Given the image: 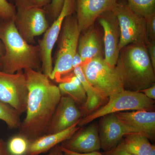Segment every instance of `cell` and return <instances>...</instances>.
I'll use <instances>...</instances> for the list:
<instances>
[{"label":"cell","instance_id":"6da1fadb","mask_svg":"<svg viewBox=\"0 0 155 155\" xmlns=\"http://www.w3.org/2000/svg\"><path fill=\"white\" fill-rule=\"evenodd\" d=\"M23 71L28 94L26 116L18 134L30 141L46 134L62 95L58 87L41 71L31 69Z\"/></svg>","mask_w":155,"mask_h":155},{"label":"cell","instance_id":"7a4b0ae2","mask_svg":"<svg viewBox=\"0 0 155 155\" xmlns=\"http://www.w3.org/2000/svg\"><path fill=\"white\" fill-rule=\"evenodd\" d=\"M116 67L125 90L141 92L155 84V69L144 44H131L120 50Z\"/></svg>","mask_w":155,"mask_h":155},{"label":"cell","instance_id":"3957f363","mask_svg":"<svg viewBox=\"0 0 155 155\" xmlns=\"http://www.w3.org/2000/svg\"><path fill=\"white\" fill-rule=\"evenodd\" d=\"M14 20H5L0 25V40L5 50L2 71L11 74L27 69L41 71L38 45L25 41L16 28Z\"/></svg>","mask_w":155,"mask_h":155},{"label":"cell","instance_id":"277c9868","mask_svg":"<svg viewBox=\"0 0 155 155\" xmlns=\"http://www.w3.org/2000/svg\"><path fill=\"white\" fill-rule=\"evenodd\" d=\"M80 35L76 16L72 14L66 17L58 40V51L51 80L59 83L62 78L73 72L72 59L78 52Z\"/></svg>","mask_w":155,"mask_h":155},{"label":"cell","instance_id":"5b68a950","mask_svg":"<svg viewBox=\"0 0 155 155\" xmlns=\"http://www.w3.org/2000/svg\"><path fill=\"white\" fill-rule=\"evenodd\" d=\"M107 102L97 110L81 119L79 127L111 114L132 110L153 111L155 100L149 98L142 92L124 90L110 96Z\"/></svg>","mask_w":155,"mask_h":155},{"label":"cell","instance_id":"8992f818","mask_svg":"<svg viewBox=\"0 0 155 155\" xmlns=\"http://www.w3.org/2000/svg\"><path fill=\"white\" fill-rule=\"evenodd\" d=\"M81 68L89 83L104 98L125 90L116 66L109 65L103 57L92 59Z\"/></svg>","mask_w":155,"mask_h":155},{"label":"cell","instance_id":"52a82bcc","mask_svg":"<svg viewBox=\"0 0 155 155\" xmlns=\"http://www.w3.org/2000/svg\"><path fill=\"white\" fill-rule=\"evenodd\" d=\"M113 11L120 28L119 51L131 44H148L144 18L134 13L127 3L117 2Z\"/></svg>","mask_w":155,"mask_h":155},{"label":"cell","instance_id":"ba28073f","mask_svg":"<svg viewBox=\"0 0 155 155\" xmlns=\"http://www.w3.org/2000/svg\"><path fill=\"white\" fill-rule=\"evenodd\" d=\"M28 89L24 71L14 74L0 70V101L20 115L26 111Z\"/></svg>","mask_w":155,"mask_h":155},{"label":"cell","instance_id":"9c48e42d","mask_svg":"<svg viewBox=\"0 0 155 155\" xmlns=\"http://www.w3.org/2000/svg\"><path fill=\"white\" fill-rule=\"evenodd\" d=\"M75 0H64L59 16L44 33L38 43L41 61V71L50 78L53 69L52 54L58 41L64 19L73 14L75 10Z\"/></svg>","mask_w":155,"mask_h":155},{"label":"cell","instance_id":"30bf717a","mask_svg":"<svg viewBox=\"0 0 155 155\" xmlns=\"http://www.w3.org/2000/svg\"><path fill=\"white\" fill-rule=\"evenodd\" d=\"M14 23L25 41L33 44L35 38L45 33L49 27L43 8L35 6L16 7Z\"/></svg>","mask_w":155,"mask_h":155},{"label":"cell","instance_id":"8fae6325","mask_svg":"<svg viewBox=\"0 0 155 155\" xmlns=\"http://www.w3.org/2000/svg\"><path fill=\"white\" fill-rule=\"evenodd\" d=\"M98 128L101 149L104 151L117 146L127 134L140 133L122 122L116 114H108L101 117Z\"/></svg>","mask_w":155,"mask_h":155},{"label":"cell","instance_id":"7c38bea8","mask_svg":"<svg viewBox=\"0 0 155 155\" xmlns=\"http://www.w3.org/2000/svg\"><path fill=\"white\" fill-rule=\"evenodd\" d=\"M97 19L104 30V59L109 65L115 67L120 52V31L118 19L113 11L105 12Z\"/></svg>","mask_w":155,"mask_h":155},{"label":"cell","instance_id":"4fadbf2b","mask_svg":"<svg viewBox=\"0 0 155 155\" xmlns=\"http://www.w3.org/2000/svg\"><path fill=\"white\" fill-rule=\"evenodd\" d=\"M76 104L70 97L62 96L46 134L61 132L80 122L83 114Z\"/></svg>","mask_w":155,"mask_h":155},{"label":"cell","instance_id":"5bb4252c","mask_svg":"<svg viewBox=\"0 0 155 155\" xmlns=\"http://www.w3.org/2000/svg\"><path fill=\"white\" fill-rule=\"evenodd\" d=\"M117 2L118 0H75L76 17L81 33L94 25L101 15L113 11Z\"/></svg>","mask_w":155,"mask_h":155},{"label":"cell","instance_id":"9a60e30c","mask_svg":"<svg viewBox=\"0 0 155 155\" xmlns=\"http://www.w3.org/2000/svg\"><path fill=\"white\" fill-rule=\"evenodd\" d=\"M61 146L79 153L99 151L101 144L97 124L94 122L85 128L80 127L70 138L62 143Z\"/></svg>","mask_w":155,"mask_h":155},{"label":"cell","instance_id":"2e32d148","mask_svg":"<svg viewBox=\"0 0 155 155\" xmlns=\"http://www.w3.org/2000/svg\"><path fill=\"white\" fill-rule=\"evenodd\" d=\"M79 122L58 133L45 134L29 141L25 155H39L49 151L54 147L70 138L80 129Z\"/></svg>","mask_w":155,"mask_h":155},{"label":"cell","instance_id":"e0dca14e","mask_svg":"<svg viewBox=\"0 0 155 155\" xmlns=\"http://www.w3.org/2000/svg\"><path fill=\"white\" fill-rule=\"evenodd\" d=\"M126 125L147 136L150 139L155 136V111L135 110L116 113Z\"/></svg>","mask_w":155,"mask_h":155},{"label":"cell","instance_id":"ac0fdd59","mask_svg":"<svg viewBox=\"0 0 155 155\" xmlns=\"http://www.w3.org/2000/svg\"><path fill=\"white\" fill-rule=\"evenodd\" d=\"M82 33L78 40V52L84 64L94 58L103 57L101 38L94 25Z\"/></svg>","mask_w":155,"mask_h":155},{"label":"cell","instance_id":"d6986e66","mask_svg":"<svg viewBox=\"0 0 155 155\" xmlns=\"http://www.w3.org/2000/svg\"><path fill=\"white\" fill-rule=\"evenodd\" d=\"M73 72L79 79L86 91V101L80 110L83 114H86V115L91 114L100 108L107 99L103 97L89 83L81 67L74 68Z\"/></svg>","mask_w":155,"mask_h":155},{"label":"cell","instance_id":"ffe728a7","mask_svg":"<svg viewBox=\"0 0 155 155\" xmlns=\"http://www.w3.org/2000/svg\"><path fill=\"white\" fill-rule=\"evenodd\" d=\"M150 140L141 133H130L125 136L118 145L134 154L149 155L153 145Z\"/></svg>","mask_w":155,"mask_h":155},{"label":"cell","instance_id":"44dd1931","mask_svg":"<svg viewBox=\"0 0 155 155\" xmlns=\"http://www.w3.org/2000/svg\"><path fill=\"white\" fill-rule=\"evenodd\" d=\"M59 83L58 87L62 95L64 94L70 97L76 103L83 104L85 102L86 91L73 72L62 78Z\"/></svg>","mask_w":155,"mask_h":155},{"label":"cell","instance_id":"7402d4cb","mask_svg":"<svg viewBox=\"0 0 155 155\" xmlns=\"http://www.w3.org/2000/svg\"><path fill=\"white\" fill-rule=\"evenodd\" d=\"M20 115L16 110L0 101V120L10 129H19L21 122Z\"/></svg>","mask_w":155,"mask_h":155},{"label":"cell","instance_id":"603a6c76","mask_svg":"<svg viewBox=\"0 0 155 155\" xmlns=\"http://www.w3.org/2000/svg\"><path fill=\"white\" fill-rule=\"evenodd\" d=\"M127 5L137 15L145 19L155 14V0H126Z\"/></svg>","mask_w":155,"mask_h":155},{"label":"cell","instance_id":"cb8c5ba5","mask_svg":"<svg viewBox=\"0 0 155 155\" xmlns=\"http://www.w3.org/2000/svg\"><path fill=\"white\" fill-rule=\"evenodd\" d=\"M28 143L29 141L27 139L18 134L9 140L7 143V147L12 155H25Z\"/></svg>","mask_w":155,"mask_h":155},{"label":"cell","instance_id":"d4e9b609","mask_svg":"<svg viewBox=\"0 0 155 155\" xmlns=\"http://www.w3.org/2000/svg\"><path fill=\"white\" fill-rule=\"evenodd\" d=\"M16 7L7 0H0V18L5 20L15 19Z\"/></svg>","mask_w":155,"mask_h":155},{"label":"cell","instance_id":"484cf974","mask_svg":"<svg viewBox=\"0 0 155 155\" xmlns=\"http://www.w3.org/2000/svg\"><path fill=\"white\" fill-rule=\"evenodd\" d=\"M64 0H51L49 5L50 16L55 20L59 16L63 8Z\"/></svg>","mask_w":155,"mask_h":155},{"label":"cell","instance_id":"4316f807","mask_svg":"<svg viewBox=\"0 0 155 155\" xmlns=\"http://www.w3.org/2000/svg\"><path fill=\"white\" fill-rule=\"evenodd\" d=\"M145 19L147 36L149 41H155V14Z\"/></svg>","mask_w":155,"mask_h":155},{"label":"cell","instance_id":"83f0119b","mask_svg":"<svg viewBox=\"0 0 155 155\" xmlns=\"http://www.w3.org/2000/svg\"><path fill=\"white\" fill-rule=\"evenodd\" d=\"M51 0H15L16 7L19 6H35L43 8L49 5Z\"/></svg>","mask_w":155,"mask_h":155},{"label":"cell","instance_id":"f1b7e54d","mask_svg":"<svg viewBox=\"0 0 155 155\" xmlns=\"http://www.w3.org/2000/svg\"><path fill=\"white\" fill-rule=\"evenodd\" d=\"M102 153L104 155H136L128 152L118 145L110 150L104 151Z\"/></svg>","mask_w":155,"mask_h":155},{"label":"cell","instance_id":"f546056e","mask_svg":"<svg viewBox=\"0 0 155 155\" xmlns=\"http://www.w3.org/2000/svg\"><path fill=\"white\" fill-rule=\"evenodd\" d=\"M147 47L153 67L155 69V41L149 42Z\"/></svg>","mask_w":155,"mask_h":155},{"label":"cell","instance_id":"4dcf8cb0","mask_svg":"<svg viewBox=\"0 0 155 155\" xmlns=\"http://www.w3.org/2000/svg\"><path fill=\"white\" fill-rule=\"evenodd\" d=\"M61 148L64 155H104L102 153L99 152V151L93 152L86 153H79L71 151L61 147Z\"/></svg>","mask_w":155,"mask_h":155},{"label":"cell","instance_id":"1f68e13d","mask_svg":"<svg viewBox=\"0 0 155 155\" xmlns=\"http://www.w3.org/2000/svg\"><path fill=\"white\" fill-rule=\"evenodd\" d=\"M147 97L150 99L155 100V84L141 91Z\"/></svg>","mask_w":155,"mask_h":155},{"label":"cell","instance_id":"d6a6232c","mask_svg":"<svg viewBox=\"0 0 155 155\" xmlns=\"http://www.w3.org/2000/svg\"><path fill=\"white\" fill-rule=\"evenodd\" d=\"M83 61L78 53H76L73 57L72 61V67L73 69L78 67H81L83 65Z\"/></svg>","mask_w":155,"mask_h":155},{"label":"cell","instance_id":"836d02e7","mask_svg":"<svg viewBox=\"0 0 155 155\" xmlns=\"http://www.w3.org/2000/svg\"><path fill=\"white\" fill-rule=\"evenodd\" d=\"M0 155H12L7 147V143L3 139H0Z\"/></svg>","mask_w":155,"mask_h":155},{"label":"cell","instance_id":"e575fe53","mask_svg":"<svg viewBox=\"0 0 155 155\" xmlns=\"http://www.w3.org/2000/svg\"><path fill=\"white\" fill-rule=\"evenodd\" d=\"M46 155H64L61 150V146L60 145L54 147L49 151V152Z\"/></svg>","mask_w":155,"mask_h":155},{"label":"cell","instance_id":"d590c367","mask_svg":"<svg viewBox=\"0 0 155 155\" xmlns=\"http://www.w3.org/2000/svg\"><path fill=\"white\" fill-rule=\"evenodd\" d=\"M5 50L2 43L0 41V70H2V59L4 56Z\"/></svg>","mask_w":155,"mask_h":155},{"label":"cell","instance_id":"8d00e7d4","mask_svg":"<svg viewBox=\"0 0 155 155\" xmlns=\"http://www.w3.org/2000/svg\"><path fill=\"white\" fill-rule=\"evenodd\" d=\"M149 155H155V145H153L152 148Z\"/></svg>","mask_w":155,"mask_h":155}]
</instances>
